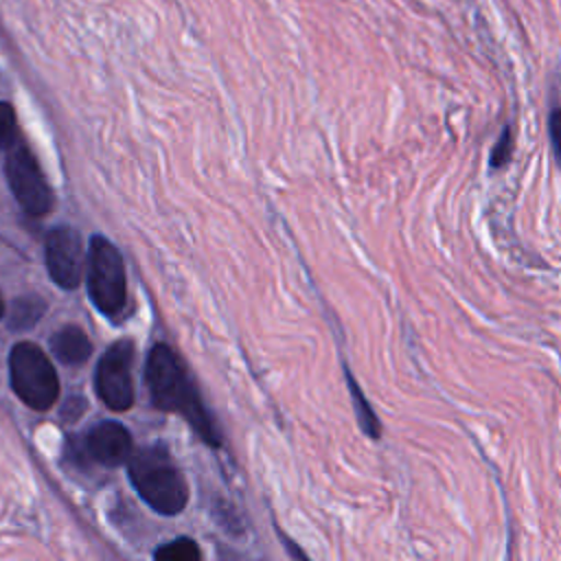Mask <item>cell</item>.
Listing matches in <instances>:
<instances>
[{
  "label": "cell",
  "mask_w": 561,
  "mask_h": 561,
  "mask_svg": "<svg viewBox=\"0 0 561 561\" xmlns=\"http://www.w3.org/2000/svg\"><path fill=\"white\" fill-rule=\"evenodd\" d=\"M145 379L156 408L182 414L208 445L221 443L219 432L210 414L206 412L195 383L191 381L173 348H169L167 344H156L149 351Z\"/></svg>",
  "instance_id": "6da1fadb"
},
{
  "label": "cell",
  "mask_w": 561,
  "mask_h": 561,
  "mask_svg": "<svg viewBox=\"0 0 561 561\" xmlns=\"http://www.w3.org/2000/svg\"><path fill=\"white\" fill-rule=\"evenodd\" d=\"M129 480L160 515H178L188 502L186 482L164 445L140 447L129 456Z\"/></svg>",
  "instance_id": "7a4b0ae2"
},
{
  "label": "cell",
  "mask_w": 561,
  "mask_h": 561,
  "mask_svg": "<svg viewBox=\"0 0 561 561\" xmlns=\"http://www.w3.org/2000/svg\"><path fill=\"white\" fill-rule=\"evenodd\" d=\"M13 392L33 410H48L59 397L57 373L46 353L33 342H18L9 355Z\"/></svg>",
  "instance_id": "3957f363"
},
{
  "label": "cell",
  "mask_w": 561,
  "mask_h": 561,
  "mask_svg": "<svg viewBox=\"0 0 561 561\" xmlns=\"http://www.w3.org/2000/svg\"><path fill=\"white\" fill-rule=\"evenodd\" d=\"M88 294L94 307L105 316H116L127 302V278L121 252L112 241L96 234L88 252Z\"/></svg>",
  "instance_id": "277c9868"
},
{
  "label": "cell",
  "mask_w": 561,
  "mask_h": 561,
  "mask_svg": "<svg viewBox=\"0 0 561 561\" xmlns=\"http://www.w3.org/2000/svg\"><path fill=\"white\" fill-rule=\"evenodd\" d=\"M4 173H7V182L13 191V197L28 215L39 217L53 208L50 186H48L35 156L22 140H15L9 147Z\"/></svg>",
  "instance_id": "5b68a950"
},
{
  "label": "cell",
  "mask_w": 561,
  "mask_h": 561,
  "mask_svg": "<svg viewBox=\"0 0 561 561\" xmlns=\"http://www.w3.org/2000/svg\"><path fill=\"white\" fill-rule=\"evenodd\" d=\"M134 344L129 340L114 342L99 359L94 383L101 401L114 410L123 412L134 405Z\"/></svg>",
  "instance_id": "8992f818"
},
{
  "label": "cell",
  "mask_w": 561,
  "mask_h": 561,
  "mask_svg": "<svg viewBox=\"0 0 561 561\" xmlns=\"http://www.w3.org/2000/svg\"><path fill=\"white\" fill-rule=\"evenodd\" d=\"M85 265L81 234L70 226H57L46 234V267L50 278L64 287L75 289L81 283Z\"/></svg>",
  "instance_id": "52a82bcc"
},
{
  "label": "cell",
  "mask_w": 561,
  "mask_h": 561,
  "mask_svg": "<svg viewBox=\"0 0 561 561\" xmlns=\"http://www.w3.org/2000/svg\"><path fill=\"white\" fill-rule=\"evenodd\" d=\"M85 449L92 460L105 467H118L131 456V434L116 421H103L88 432Z\"/></svg>",
  "instance_id": "ba28073f"
},
{
  "label": "cell",
  "mask_w": 561,
  "mask_h": 561,
  "mask_svg": "<svg viewBox=\"0 0 561 561\" xmlns=\"http://www.w3.org/2000/svg\"><path fill=\"white\" fill-rule=\"evenodd\" d=\"M50 351L61 364L77 366L90 357L92 344L79 327L66 324L59 331H55V335L50 337Z\"/></svg>",
  "instance_id": "9c48e42d"
},
{
  "label": "cell",
  "mask_w": 561,
  "mask_h": 561,
  "mask_svg": "<svg viewBox=\"0 0 561 561\" xmlns=\"http://www.w3.org/2000/svg\"><path fill=\"white\" fill-rule=\"evenodd\" d=\"M46 305L37 296H20L9 309L11 329H31L44 313Z\"/></svg>",
  "instance_id": "30bf717a"
},
{
  "label": "cell",
  "mask_w": 561,
  "mask_h": 561,
  "mask_svg": "<svg viewBox=\"0 0 561 561\" xmlns=\"http://www.w3.org/2000/svg\"><path fill=\"white\" fill-rule=\"evenodd\" d=\"M346 379H348V390H351V397H353V403H355V412H357V421H359V425H362V430L370 436V438H379L381 436V425H379V421H377V416H375V412H373V408L368 405V401L364 399V394H362V390L357 388V383H355V379L346 373Z\"/></svg>",
  "instance_id": "8fae6325"
},
{
  "label": "cell",
  "mask_w": 561,
  "mask_h": 561,
  "mask_svg": "<svg viewBox=\"0 0 561 561\" xmlns=\"http://www.w3.org/2000/svg\"><path fill=\"white\" fill-rule=\"evenodd\" d=\"M153 557L158 561H197L202 557V550L197 548V543L188 537H180V539H173L171 543H164L160 546Z\"/></svg>",
  "instance_id": "7c38bea8"
},
{
  "label": "cell",
  "mask_w": 561,
  "mask_h": 561,
  "mask_svg": "<svg viewBox=\"0 0 561 561\" xmlns=\"http://www.w3.org/2000/svg\"><path fill=\"white\" fill-rule=\"evenodd\" d=\"M18 140V121L11 103L0 101V149H9Z\"/></svg>",
  "instance_id": "4fadbf2b"
},
{
  "label": "cell",
  "mask_w": 561,
  "mask_h": 561,
  "mask_svg": "<svg viewBox=\"0 0 561 561\" xmlns=\"http://www.w3.org/2000/svg\"><path fill=\"white\" fill-rule=\"evenodd\" d=\"M548 134L557 162L561 164V105H554L548 116Z\"/></svg>",
  "instance_id": "5bb4252c"
},
{
  "label": "cell",
  "mask_w": 561,
  "mask_h": 561,
  "mask_svg": "<svg viewBox=\"0 0 561 561\" xmlns=\"http://www.w3.org/2000/svg\"><path fill=\"white\" fill-rule=\"evenodd\" d=\"M511 151H513L511 131H508V129H504L502 138L495 142V147H493V151H491V167H493V169L504 167V164L508 162V158H511Z\"/></svg>",
  "instance_id": "9a60e30c"
},
{
  "label": "cell",
  "mask_w": 561,
  "mask_h": 561,
  "mask_svg": "<svg viewBox=\"0 0 561 561\" xmlns=\"http://www.w3.org/2000/svg\"><path fill=\"white\" fill-rule=\"evenodd\" d=\"M4 311H7V307H4V300H2V296H0V318L4 316Z\"/></svg>",
  "instance_id": "2e32d148"
}]
</instances>
